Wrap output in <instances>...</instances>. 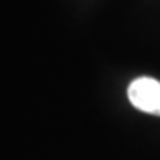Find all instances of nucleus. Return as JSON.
I'll return each instance as SVG.
<instances>
[{
	"mask_svg": "<svg viewBox=\"0 0 160 160\" xmlns=\"http://www.w3.org/2000/svg\"><path fill=\"white\" fill-rule=\"evenodd\" d=\"M131 105L144 113L160 116V82L150 77H139L128 88Z\"/></svg>",
	"mask_w": 160,
	"mask_h": 160,
	"instance_id": "f257e3e1",
	"label": "nucleus"
}]
</instances>
